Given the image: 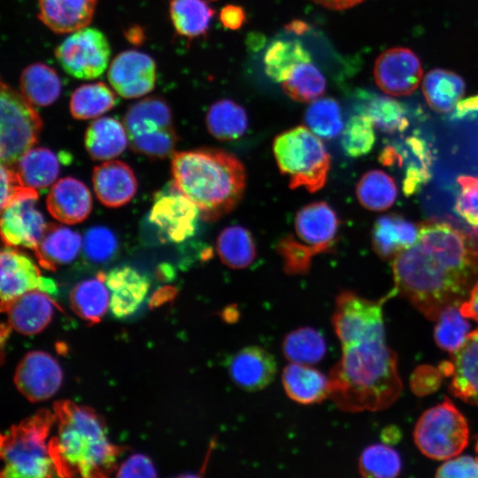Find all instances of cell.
Here are the masks:
<instances>
[{
  "label": "cell",
  "mask_w": 478,
  "mask_h": 478,
  "mask_svg": "<svg viewBox=\"0 0 478 478\" xmlns=\"http://www.w3.org/2000/svg\"><path fill=\"white\" fill-rule=\"evenodd\" d=\"M396 294L429 320L460 305L478 281V246L473 236L443 220L419 227L417 242L393 258Z\"/></svg>",
  "instance_id": "1"
},
{
  "label": "cell",
  "mask_w": 478,
  "mask_h": 478,
  "mask_svg": "<svg viewBox=\"0 0 478 478\" xmlns=\"http://www.w3.org/2000/svg\"><path fill=\"white\" fill-rule=\"evenodd\" d=\"M329 374V397L344 412H377L400 397L403 384L396 352L386 341L383 313L352 332Z\"/></svg>",
  "instance_id": "2"
},
{
  "label": "cell",
  "mask_w": 478,
  "mask_h": 478,
  "mask_svg": "<svg viewBox=\"0 0 478 478\" xmlns=\"http://www.w3.org/2000/svg\"><path fill=\"white\" fill-rule=\"evenodd\" d=\"M54 413L58 430L49 447L58 476L106 477L116 470L121 449L97 413L67 400L55 403Z\"/></svg>",
  "instance_id": "3"
},
{
  "label": "cell",
  "mask_w": 478,
  "mask_h": 478,
  "mask_svg": "<svg viewBox=\"0 0 478 478\" xmlns=\"http://www.w3.org/2000/svg\"><path fill=\"white\" fill-rule=\"evenodd\" d=\"M173 181L208 221L220 219L241 201L246 173L235 155L220 149L176 152L172 158Z\"/></svg>",
  "instance_id": "4"
},
{
  "label": "cell",
  "mask_w": 478,
  "mask_h": 478,
  "mask_svg": "<svg viewBox=\"0 0 478 478\" xmlns=\"http://www.w3.org/2000/svg\"><path fill=\"white\" fill-rule=\"evenodd\" d=\"M56 421L54 412L40 410L1 436V477L43 478L58 475L48 436Z\"/></svg>",
  "instance_id": "5"
},
{
  "label": "cell",
  "mask_w": 478,
  "mask_h": 478,
  "mask_svg": "<svg viewBox=\"0 0 478 478\" xmlns=\"http://www.w3.org/2000/svg\"><path fill=\"white\" fill-rule=\"evenodd\" d=\"M273 151L291 189L316 192L324 187L330 156L320 137L306 126L295 127L278 135L273 143Z\"/></svg>",
  "instance_id": "6"
},
{
  "label": "cell",
  "mask_w": 478,
  "mask_h": 478,
  "mask_svg": "<svg viewBox=\"0 0 478 478\" xmlns=\"http://www.w3.org/2000/svg\"><path fill=\"white\" fill-rule=\"evenodd\" d=\"M123 125L135 152L154 158H164L173 152L177 135L170 108L162 98L150 96L133 104L125 114Z\"/></svg>",
  "instance_id": "7"
},
{
  "label": "cell",
  "mask_w": 478,
  "mask_h": 478,
  "mask_svg": "<svg viewBox=\"0 0 478 478\" xmlns=\"http://www.w3.org/2000/svg\"><path fill=\"white\" fill-rule=\"evenodd\" d=\"M418 449L428 458L447 460L466 447L469 428L465 416L447 397L426 410L413 430Z\"/></svg>",
  "instance_id": "8"
},
{
  "label": "cell",
  "mask_w": 478,
  "mask_h": 478,
  "mask_svg": "<svg viewBox=\"0 0 478 478\" xmlns=\"http://www.w3.org/2000/svg\"><path fill=\"white\" fill-rule=\"evenodd\" d=\"M0 158L12 166L37 143L42 119L25 96L1 81Z\"/></svg>",
  "instance_id": "9"
},
{
  "label": "cell",
  "mask_w": 478,
  "mask_h": 478,
  "mask_svg": "<svg viewBox=\"0 0 478 478\" xmlns=\"http://www.w3.org/2000/svg\"><path fill=\"white\" fill-rule=\"evenodd\" d=\"M111 48L106 36L94 27L73 32L55 50V57L71 76L92 80L107 68Z\"/></svg>",
  "instance_id": "10"
},
{
  "label": "cell",
  "mask_w": 478,
  "mask_h": 478,
  "mask_svg": "<svg viewBox=\"0 0 478 478\" xmlns=\"http://www.w3.org/2000/svg\"><path fill=\"white\" fill-rule=\"evenodd\" d=\"M200 212L172 181L156 193L149 220L162 243H181L194 235Z\"/></svg>",
  "instance_id": "11"
},
{
  "label": "cell",
  "mask_w": 478,
  "mask_h": 478,
  "mask_svg": "<svg viewBox=\"0 0 478 478\" xmlns=\"http://www.w3.org/2000/svg\"><path fill=\"white\" fill-rule=\"evenodd\" d=\"M340 220L326 202H313L301 208L289 236L311 257L329 251L335 243Z\"/></svg>",
  "instance_id": "12"
},
{
  "label": "cell",
  "mask_w": 478,
  "mask_h": 478,
  "mask_svg": "<svg viewBox=\"0 0 478 478\" xmlns=\"http://www.w3.org/2000/svg\"><path fill=\"white\" fill-rule=\"evenodd\" d=\"M1 310L16 297L34 289L50 295L58 291L57 284L43 277L38 266L24 253L6 246L1 251Z\"/></svg>",
  "instance_id": "13"
},
{
  "label": "cell",
  "mask_w": 478,
  "mask_h": 478,
  "mask_svg": "<svg viewBox=\"0 0 478 478\" xmlns=\"http://www.w3.org/2000/svg\"><path fill=\"white\" fill-rule=\"evenodd\" d=\"M374 76L376 85L386 94L407 96L419 86L422 66L412 50L394 47L383 51L376 58Z\"/></svg>",
  "instance_id": "14"
},
{
  "label": "cell",
  "mask_w": 478,
  "mask_h": 478,
  "mask_svg": "<svg viewBox=\"0 0 478 478\" xmlns=\"http://www.w3.org/2000/svg\"><path fill=\"white\" fill-rule=\"evenodd\" d=\"M156 64L146 53L129 50L118 54L107 73L113 90L124 98H137L149 94L156 83Z\"/></svg>",
  "instance_id": "15"
},
{
  "label": "cell",
  "mask_w": 478,
  "mask_h": 478,
  "mask_svg": "<svg viewBox=\"0 0 478 478\" xmlns=\"http://www.w3.org/2000/svg\"><path fill=\"white\" fill-rule=\"evenodd\" d=\"M61 367L50 354L41 351L27 353L19 363L14 383L19 391L31 402L44 401L60 388Z\"/></svg>",
  "instance_id": "16"
},
{
  "label": "cell",
  "mask_w": 478,
  "mask_h": 478,
  "mask_svg": "<svg viewBox=\"0 0 478 478\" xmlns=\"http://www.w3.org/2000/svg\"><path fill=\"white\" fill-rule=\"evenodd\" d=\"M37 197H25L2 209L1 236L6 246H20L32 251L38 247L47 227L36 207Z\"/></svg>",
  "instance_id": "17"
},
{
  "label": "cell",
  "mask_w": 478,
  "mask_h": 478,
  "mask_svg": "<svg viewBox=\"0 0 478 478\" xmlns=\"http://www.w3.org/2000/svg\"><path fill=\"white\" fill-rule=\"evenodd\" d=\"M440 370L451 377L450 389L455 397L478 406V328L469 333Z\"/></svg>",
  "instance_id": "18"
},
{
  "label": "cell",
  "mask_w": 478,
  "mask_h": 478,
  "mask_svg": "<svg viewBox=\"0 0 478 478\" xmlns=\"http://www.w3.org/2000/svg\"><path fill=\"white\" fill-rule=\"evenodd\" d=\"M110 291V311L118 319L135 313L146 297L150 281L131 266L116 267L105 275Z\"/></svg>",
  "instance_id": "19"
},
{
  "label": "cell",
  "mask_w": 478,
  "mask_h": 478,
  "mask_svg": "<svg viewBox=\"0 0 478 478\" xmlns=\"http://www.w3.org/2000/svg\"><path fill=\"white\" fill-rule=\"evenodd\" d=\"M276 370L274 356L258 346L240 350L228 362V374L232 381L247 391H257L269 385Z\"/></svg>",
  "instance_id": "20"
},
{
  "label": "cell",
  "mask_w": 478,
  "mask_h": 478,
  "mask_svg": "<svg viewBox=\"0 0 478 478\" xmlns=\"http://www.w3.org/2000/svg\"><path fill=\"white\" fill-rule=\"evenodd\" d=\"M56 304L50 294L34 289L9 303L2 312L7 313L8 324L17 332L31 335L42 331L50 322Z\"/></svg>",
  "instance_id": "21"
},
{
  "label": "cell",
  "mask_w": 478,
  "mask_h": 478,
  "mask_svg": "<svg viewBox=\"0 0 478 478\" xmlns=\"http://www.w3.org/2000/svg\"><path fill=\"white\" fill-rule=\"evenodd\" d=\"M46 206L58 221L72 225L88 218L92 210V198L83 182L66 177L52 185L46 198Z\"/></svg>",
  "instance_id": "22"
},
{
  "label": "cell",
  "mask_w": 478,
  "mask_h": 478,
  "mask_svg": "<svg viewBox=\"0 0 478 478\" xmlns=\"http://www.w3.org/2000/svg\"><path fill=\"white\" fill-rule=\"evenodd\" d=\"M94 191L97 199L107 207H120L129 202L137 190L132 169L120 160L105 161L94 168Z\"/></svg>",
  "instance_id": "23"
},
{
  "label": "cell",
  "mask_w": 478,
  "mask_h": 478,
  "mask_svg": "<svg viewBox=\"0 0 478 478\" xmlns=\"http://www.w3.org/2000/svg\"><path fill=\"white\" fill-rule=\"evenodd\" d=\"M96 0H38V17L57 34L73 33L92 20Z\"/></svg>",
  "instance_id": "24"
},
{
  "label": "cell",
  "mask_w": 478,
  "mask_h": 478,
  "mask_svg": "<svg viewBox=\"0 0 478 478\" xmlns=\"http://www.w3.org/2000/svg\"><path fill=\"white\" fill-rule=\"evenodd\" d=\"M418 227L397 214L378 218L372 230L374 251L383 259L394 258L418 240Z\"/></svg>",
  "instance_id": "25"
},
{
  "label": "cell",
  "mask_w": 478,
  "mask_h": 478,
  "mask_svg": "<svg viewBox=\"0 0 478 478\" xmlns=\"http://www.w3.org/2000/svg\"><path fill=\"white\" fill-rule=\"evenodd\" d=\"M81 247L79 233L63 225L48 223L35 254L43 268L54 271L59 266L73 262Z\"/></svg>",
  "instance_id": "26"
},
{
  "label": "cell",
  "mask_w": 478,
  "mask_h": 478,
  "mask_svg": "<svg viewBox=\"0 0 478 478\" xmlns=\"http://www.w3.org/2000/svg\"><path fill=\"white\" fill-rule=\"evenodd\" d=\"M281 379L287 395L297 403L315 404L329 397V377L309 365L290 362Z\"/></svg>",
  "instance_id": "27"
},
{
  "label": "cell",
  "mask_w": 478,
  "mask_h": 478,
  "mask_svg": "<svg viewBox=\"0 0 478 478\" xmlns=\"http://www.w3.org/2000/svg\"><path fill=\"white\" fill-rule=\"evenodd\" d=\"M84 143L91 158L110 160L124 151L128 138L123 124L113 118L102 117L88 127Z\"/></svg>",
  "instance_id": "28"
},
{
  "label": "cell",
  "mask_w": 478,
  "mask_h": 478,
  "mask_svg": "<svg viewBox=\"0 0 478 478\" xmlns=\"http://www.w3.org/2000/svg\"><path fill=\"white\" fill-rule=\"evenodd\" d=\"M465 89V81L459 74L441 68L429 71L422 84L428 104L441 113L449 112L456 107Z\"/></svg>",
  "instance_id": "29"
},
{
  "label": "cell",
  "mask_w": 478,
  "mask_h": 478,
  "mask_svg": "<svg viewBox=\"0 0 478 478\" xmlns=\"http://www.w3.org/2000/svg\"><path fill=\"white\" fill-rule=\"evenodd\" d=\"M73 311L84 320L99 322L110 307V291L105 275L84 280L74 286L70 293Z\"/></svg>",
  "instance_id": "30"
},
{
  "label": "cell",
  "mask_w": 478,
  "mask_h": 478,
  "mask_svg": "<svg viewBox=\"0 0 478 478\" xmlns=\"http://www.w3.org/2000/svg\"><path fill=\"white\" fill-rule=\"evenodd\" d=\"M23 183L35 190L43 189L56 181L59 173L57 156L46 148H32L14 164Z\"/></svg>",
  "instance_id": "31"
},
{
  "label": "cell",
  "mask_w": 478,
  "mask_h": 478,
  "mask_svg": "<svg viewBox=\"0 0 478 478\" xmlns=\"http://www.w3.org/2000/svg\"><path fill=\"white\" fill-rule=\"evenodd\" d=\"M169 11L175 31L188 39L205 35L215 14L207 0H171Z\"/></svg>",
  "instance_id": "32"
},
{
  "label": "cell",
  "mask_w": 478,
  "mask_h": 478,
  "mask_svg": "<svg viewBox=\"0 0 478 478\" xmlns=\"http://www.w3.org/2000/svg\"><path fill=\"white\" fill-rule=\"evenodd\" d=\"M311 61L310 52L297 40H275L269 44L264 55L266 75L281 83L297 66Z\"/></svg>",
  "instance_id": "33"
},
{
  "label": "cell",
  "mask_w": 478,
  "mask_h": 478,
  "mask_svg": "<svg viewBox=\"0 0 478 478\" xmlns=\"http://www.w3.org/2000/svg\"><path fill=\"white\" fill-rule=\"evenodd\" d=\"M20 91L33 104L47 106L59 96L60 80L56 71L42 63L27 66L19 79Z\"/></svg>",
  "instance_id": "34"
},
{
  "label": "cell",
  "mask_w": 478,
  "mask_h": 478,
  "mask_svg": "<svg viewBox=\"0 0 478 478\" xmlns=\"http://www.w3.org/2000/svg\"><path fill=\"white\" fill-rule=\"evenodd\" d=\"M209 133L220 141H233L244 135L248 127L245 110L230 99L217 101L205 117Z\"/></svg>",
  "instance_id": "35"
},
{
  "label": "cell",
  "mask_w": 478,
  "mask_h": 478,
  "mask_svg": "<svg viewBox=\"0 0 478 478\" xmlns=\"http://www.w3.org/2000/svg\"><path fill=\"white\" fill-rule=\"evenodd\" d=\"M217 253L221 262L234 269L251 266L257 254L256 244L251 232L238 225L225 227L216 242Z\"/></svg>",
  "instance_id": "36"
},
{
  "label": "cell",
  "mask_w": 478,
  "mask_h": 478,
  "mask_svg": "<svg viewBox=\"0 0 478 478\" xmlns=\"http://www.w3.org/2000/svg\"><path fill=\"white\" fill-rule=\"evenodd\" d=\"M115 103V94L106 84H83L71 96L70 112L77 120L94 119L111 110Z\"/></svg>",
  "instance_id": "37"
},
{
  "label": "cell",
  "mask_w": 478,
  "mask_h": 478,
  "mask_svg": "<svg viewBox=\"0 0 478 478\" xmlns=\"http://www.w3.org/2000/svg\"><path fill=\"white\" fill-rule=\"evenodd\" d=\"M357 197L361 205L371 211L389 208L397 196L394 180L381 170H370L364 173L357 184Z\"/></svg>",
  "instance_id": "38"
},
{
  "label": "cell",
  "mask_w": 478,
  "mask_h": 478,
  "mask_svg": "<svg viewBox=\"0 0 478 478\" xmlns=\"http://www.w3.org/2000/svg\"><path fill=\"white\" fill-rule=\"evenodd\" d=\"M282 351L290 362L312 365L323 358L327 344L320 331L312 328H301L285 336Z\"/></svg>",
  "instance_id": "39"
},
{
  "label": "cell",
  "mask_w": 478,
  "mask_h": 478,
  "mask_svg": "<svg viewBox=\"0 0 478 478\" xmlns=\"http://www.w3.org/2000/svg\"><path fill=\"white\" fill-rule=\"evenodd\" d=\"M286 95L295 101L309 103L320 98L326 90V79L312 62L297 66L289 77L281 82Z\"/></svg>",
  "instance_id": "40"
},
{
  "label": "cell",
  "mask_w": 478,
  "mask_h": 478,
  "mask_svg": "<svg viewBox=\"0 0 478 478\" xmlns=\"http://www.w3.org/2000/svg\"><path fill=\"white\" fill-rule=\"evenodd\" d=\"M305 126L324 139L335 138L343 128L341 107L331 97L314 100L305 114Z\"/></svg>",
  "instance_id": "41"
},
{
  "label": "cell",
  "mask_w": 478,
  "mask_h": 478,
  "mask_svg": "<svg viewBox=\"0 0 478 478\" xmlns=\"http://www.w3.org/2000/svg\"><path fill=\"white\" fill-rule=\"evenodd\" d=\"M436 321L435 341L439 348L451 354L464 343L472 331L468 319L461 313L459 305L446 307Z\"/></svg>",
  "instance_id": "42"
},
{
  "label": "cell",
  "mask_w": 478,
  "mask_h": 478,
  "mask_svg": "<svg viewBox=\"0 0 478 478\" xmlns=\"http://www.w3.org/2000/svg\"><path fill=\"white\" fill-rule=\"evenodd\" d=\"M402 462L399 454L384 443L367 446L358 460V471L364 477L393 478L399 474Z\"/></svg>",
  "instance_id": "43"
},
{
  "label": "cell",
  "mask_w": 478,
  "mask_h": 478,
  "mask_svg": "<svg viewBox=\"0 0 478 478\" xmlns=\"http://www.w3.org/2000/svg\"><path fill=\"white\" fill-rule=\"evenodd\" d=\"M382 132L394 134L409 126L406 109L398 101L385 96L372 97L364 111Z\"/></svg>",
  "instance_id": "44"
},
{
  "label": "cell",
  "mask_w": 478,
  "mask_h": 478,
  "mask_svg": "<svg viewBox=\"0 0 478 478\" xmlns=\"http://www.w3.org/2000/svg\"><path fill=\"white\" fill-rule=\"evenodd\" d=\"M374 123L362 112L349 119L343 128L341 144L351 158H358L370 152L375 143Z\"/></svg>",
  "instance_id": "45"
},
{
  "label": "cell",
  "mask_w": 478,
  "mask_h": 478,
  "mask_svg": "<svg viewBox=\"0 0 478 478\" xmlns=\"http://www.w3.org/2000/svg\"><path fill=\"white\" fill-rule=\"evenodd\" d=\"M86 258L102 264L112 258L118 250L115 235L107 227L95 226L87 230L82 241Z\"/></svg>",
  "instance_id": "46"
},
{
  "label": "cell",
  "mask_w": 478,
  "mask_h": 478,
  "mask_svg": "<svg viewBox=\"0 0 478 478\" xmlns=\"http://www.w3.org/2000/svg\"><path fill=\"white\" fill-rule=\"evenodd\" d=\"M459 192L455 211L468 224L478 227V176L461 175L457 179Z\"/></svg>",
  "instance_id": "47"
},
{
  "label": "cell",
  "mask_w": 478,
  "mask_h": 478,
  "mask_svg": "<svg viewBox=\"0 0 478 478\" xmlns=\"http://www.w3.org/2000/svg\"><path fill=\"white\" fill-rule=\"evenodd\" d=\"M25 197H38L37 190L27 187L12 166L1 163V210Z\"/></svg>",
  "instance_id": "48"
},
{
  "label": "cell",
  "mask_w": 478,
  "mask_h": 478,
  "mask_svg": "<svg viewBox=\"0 0 478 478\" xmlns=\"http://www.w3.org/2000/svg\"><path fill=\"white\" fill-rule=\"evenodd\" d=\"M436 476L478 478V456L458 455L449 459L436 469Z\"/></svg>",
  "instance_id": "49"
},
{
  "label": "cell",
  "mask_w": 478,
  "mask_h": 478,
  "mask_svg": "<svg viewBox=\"0 0 478 478\" xmlns=\"http://www.w3.org/2000/svg\"><path fill=\"white\" fill-rule=\"evenodd\" d=\"M118 477H156L151 460L143 454H134L126 459L117 471Z\"/></svg>",
  "instance_id": "50"
},
{
  "label": "cell",
  "mask_w": 478,
  "mask_h": 478,
  "mask_svg": "<svg viewBox=\"0 0 478 478\" xmlns=\"http://www.w3.org/2000/svg\"><path fill=\"white\" fill-rule=\"evenodd\" d=\"M220 19L224 27L230 30H236L243 25L246 15L241 6L227 4L220 11Z\"/></svg>",
  "instance_id": "51"
},
{
  "label": "cell",
  "mask_w": 478,
  "mask_h": 478,
  "mask_svg": "<svg viewBox=\"0 0 478 478\" xmlns=\"http://www.w3.org/2000/svg\"><path fill=\"white\" fill-rule=\"evenodd\" d=\"M461 313L478 323V281L472 288L468 297L459 305Z\"/></svg>",
  "instance_id": "52"
},
{
  "label": "cell",
  "mask_w": 478,
  "mask_h": 478,
  "mask_svg": "<svg viewBox=\"0 0 478 478\" xmlns=\"http://www.w3.org/2000/svg\"><path fill=\"white\" fill-rule=\"evenodd\" d=\"M454 118L462 119L469 114L478 113V96L459 101L456 105Z\"/></svg>",
  "instance_id": "53"
},
{
  "label": "cell",
  "mask_w": 478,
  "mask_h": 478,
  "mask_svg": "<svg viewBox=\"0 0 478 478\" xmlns=\"http://www.w3.org/2000/svg\"><path fill=\"white\" fill-rule=\"evenodd\" d=\"M318 4L332 10H345L351 8L364 0H312Z\"/></svg>",
  "instance_id": "54"
},
{
  "label": "cell",
  "mask_w": 478,
  "mask_h": 478,
  "mask_svg": "<svg viewBox=\"0 0 478 478\" xmlns=\"http://www.w3.org/2000/svg\"><path fill=\"white\" fill-rule=\"evenodd\" d=\"M382 438L385 443H389L392 442H397L400 437V434L397 428H388L382 431Z\"/></svg>",
  "instance_id": "55"
},
{
  "label": "cell",
  "mask_w": 478,
  "mask_h": 478,
  "mask_svg": "<svg viewBox=\"0 0 478 478\" xmlns=\"http://www.w3.org/2000/svg\"><path fill=\"white\" fill-rule=\"evenodd\" d=\"M289 29L295 31L297 34H301L305 31L306 25L300 21H294L290 24Z\"/></svg>",
  "instance_id": "56"
},
{
  "label": "cell",
  "mask_w": 478,
  "mask_h": 478,
  "mask_svg": "<svg viewBox=\"0 0 478 478\" xmlns=\"http://www.w3.org/2000/svg\"><path fill=\"white\" fill-rule=\"evenodd\" d=\"M476 233L478 234V227H476Z\"/></svg>",
  "instance_id": "57"
}]
</instances>
